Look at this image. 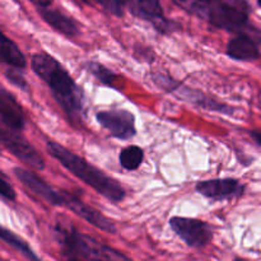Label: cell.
Wrapping results in <instances>:
<instances>
[{
  "label": "cell",
  "instance_id": "obj_3",
  "mask_svg": "<svg viewBox=\"0 0 261 261\" xmlns=\"http://www.w3.org/2000/svg\"><path fill=\"white\" fill-rule=\"evenodd\" d=\"M190 14L228 32H239L250 23L251 8L247 0H173Z\"/></svg>",
  "mask_w": 261,
  "mask_h": 261
},
{
  "label": "cell",
  "instance_id": "obj_20",
  "mask_svg": "<svg viewBox=\"0 0 261 261\" xmlns=\"http://www.w3.org/2000/svg\"><path fill=\"white\" fill-rule=\"evenodd\" d=\"M94 2L98 3L106 12L115 15V17H122L124 15L125 7H126L125 0H94Z\"/></svg>",
  "mask_w": 261,
  "mask_h": 261
},
{
  "label": "cell",
  "instance_id": "obj_18",
  "mask_svg": "<svg viewBox=\"0 0 261 261\" xmlns=\"http://www.w3.org/2000/svg\"><path fill=\"white\" fill-rule=\"evenodd\" d=\"M144 160V150L138 145H129L120 152L119 161L124 170L135 171L140 167Z\"/></svg>",
  "mask_w": 261,
  "mask_h": 261
},
{
  "label": "cell",
  "instance_id": "obj_15",
  "mask_svg": "<svg viewBox=\"0 0 261 261\" xmlns=\"http://www.w3.org/2000/svg\"><path fill=\"white\" fill-rule=\"evenodd\" d=\"M0 63L17 69H24L27 60L17 43L0 31Z\"/></svg>",
  "mask_w": 261,
  "mask_h": 261
},
{
  "label": "cell",
  "instance_id": "obj_14",
  "mask_svg": "<svg viewBox=\"0 0 261 261\" xmlns=\"http://www.w3.org/2000/svg\"><path fill=\"white\" fill-rule=\"evenodd\" d=\"M175 93H177L178 96H180L182 99H185V101L193 103L194 106L200 107V109L203 110L219 112V114H224V115H233L234 112L233 107L228 106V105L221 103V102L216 101V99L213 98H209V97H206L203 92L196 91V89H193V88H189V87L182 86V84L178 86V88L176 89Z\"/></svg>",
  "mask_w": 261,
  "mask_h": 261
},
{
  "label": "cell",
  "instance_id": "obj_17",
  "mask_svg": "<svg viewBox=\"0 0 261 261\" xmlns=\"http://www.w3.org/2000/svg\"><path fill=\"white\" fill-rule=\"evenodd\" d=\"M0 240L4 241L5 244L9 245L10 247H13L14 250H17L19 254H22L25 259L28 260H40V256L36 254L32 250V247L27 244L23 239H20L18 234H15L14 232H12L10 229L5 228L0 224Z\"/></svg>",
  "mask_w": 261,
  "mask_h": 261
},
{
  "label": "cell",
  "instance_id": "obj_24",
  "mask_svg": "<svg viewBox=\"0 0 261 261\" xmlns=\"http://www.w3.org/2000/svg\"><path fill=\"white\" fill-rule=\"evenodd\" d=\"M250 134H251L252 139H254L255 142H256L257 144H259L261 147V133L260 132H251Z\"/></svg>",
  "mask_w": 261,
  "mask_h": 261
},
{
  "label": "cell",
  "instance_id": "obj_7",
  "mask_svg": "<svg viewBox=\"0 0 261 261\" xmlns=\"http://www.w3.org/2000/svg\"><path fill=\"white\" fill-rule=\"evenodd\" d=\"M260 43L261 30L249 23L228 41L226 53L233 60L254 61L261 56Z\"/></svg>",
  "mask_w": 261,
  "mask_h": 261
},
{
  "label": "cell",
  "instance_id": "obj_2",
  "mask_svg": "<svg viewBox=\"0 0 261 261\" xmlns=\"http://www.w3.org/2000/svg\"><path fill=\"white\" fill-rule=\"evenodd\" d=\"M46 148L51 157L55 158L69 172L91 186L96 193L106 198L107 200L112 203H120L125 199L126 193L124 188L111 176L106 175L96 166L87 162L83 157L75 154L70 149L56 142H47Z\"/></svg>",
  "mask_w": 261,
  "mask_h": 261
},
{
  "label": "cell",
  "instance_id": "obj_10",
  "mask_svg": "<svg viewBox=\"0 0 261 261\" xmlns=\"http://www.w3.org/2000/svg\"><path fill=\"white\" fill-rule=\"evenodd\" d=\"M13 172H14L15 177L20 181V184H22L23 186H25L28 190L32 191L35 195H37L38 198L42 199L43 201L48 203L50 205L63 206V191H58L56 189H54L53 186L48 185L45 180H42L40 176H37L35 172H32V171L30 170L15 167L14 170H13Z\"/></svg>",
  "mask_w": 261,
  "mask_h": 261
},
{
  "label": "cell",
  "instance_id": "obj_5",
  "mask_svg": "<svg viewBox=\"0 0 261 261\" xmlns=\"http://www.w3.org/2000/svg\"><path fill=\"white\" fill-rule=\"evenodd\" d=\"M125 3L135 18L150 23L162 35H171L180 30V24L165 15L161 0H125Z\"/></svg>",
  "mask_w": 261,
  "mask_h": 261
},
{
  "label": "cell",
  "instance_id": "obj_19",
  "mask_svg": "<svg viewBox=\"0 0 261 261\" xmlns=\"http://www.w3.org/2000/svg\"><path fill=\"white\" fill-rule=\"evenodd\" d=\"M152 81L154 82V84L157 87H160L161 89L166 92H175L176 89L180 86V82H177L176 79H173L172 76L166 75L163 73H154L152 74Z\"/></svg>",
  "mask_w": 261,
  "mask_h": 261
},
{
  "label": "cell",
  "instance_id": "obj_6",
  "mask_svg": "<svg viewBox=\"0 0 261 261\" xmlns=\"http://www.w3.org/2000/svg\"><path fill=\"white\" fill-rule=\"evenodd\" d=\"M172 231L191 249H203L213 240L214 232L211 224L201 219L188 217H172L170 219Z\"/></svg>",
  "mask_w": 261,
  "mask_h": 261
},
{
  "label": "cell",
  "instance_id": "obj_8",
  "mask_svg": "<svg viewBox=\"0 0 261 261\" xmlns=\"http://www.w3.org/2000/svg\"><path fill=\"white\" fill-rule=\"evenodd\" d=\"M97 122L120 140H129L137 135L135 116L125 109H114L99 111L96 115Z\"/></svg>",
  "mask_w": 261,
  "mask_h": 261
},
{
  "label": "cell",
  "instance_id": "obj_12",
  "mask_svg": "<svg viewBox=\"0 0 261 261\" xmlns=\"http://www.w3.org/2000/svg\"><path fill=\"white\" fill-rule=\"evenodd\" d=\"M0 122L13 132L20 133L25 127V115L15 97L0 87Z\"/></svg>",
  "mask_w": 261,
  "mask_h": 261
},
{
  "label": "cell",
  "instance_id": "obj_26",
  "mask_svg": "<svg viewBox=\"0 0 261 261\" xmlns=\"http://www.w3.org/2000/svg\"><path fill=\"white\" fill-rule=\"evenodd\" d=\"M256 2H257V4H259V7L261 8V0H256Z\"/></svg>",
  "mask_w": 261,
  "mask_h": 261
},
{
  "label": "cell",
  "instance_id": "obj_25",
  "mask_svg": "<svg viewBox=\"0 0 261 261\" xmlns=\"http://www.w3.org/2000/svg\"><path fill=\"white\" fill-rule=\"evenodd\" d=\"M78 4H89V0H74Z\"/></svg>",
  "mask_w": 261,
  "mask_h": 261
},
{
  "label": "cell",
  "instance_id": "obj_13",
  "mask_svg": "<svg viewBox=\"0 0 261 261\" xmlns=\"http://www.w3.org/2000/svg\"><path fill=\"white\" fill-rule=\"evenodd\" d=\"M41 18L50 25L53 30L58 31L59 33L64 35L65 37H76L81 33L78 23L70 17L63 13L61 10L53 9L50 7L37 8Z\"/></svg>",
  "mask_w": 261,
  "mask_h": 261
},
{
  "label": "cell",
  "instance_id": "obj_11",
  "mask_svg": "<svg viewBox=\"0 0 261 261\" xmlns=\"http://www.w3.org/2000/svg\"><path fill=\"white\" fill-rule=\"evenodd\" d=\"M195 190L205 198L219 201L239 198L244 194L245 186L237 178H214L198 182Z\"/></svg>",
  "mask_w": 261,
  "mask_h": 261
},
{
  "label": "cell",
  "instance_id": "obj_4",
  "mask_svg": "<svg viewBox=\"0 0 261 261\" xmlns=\"http://www.w3.org/2000/svg\"><path fill=\"white\" fill-rule=\"evenodd\" d=\"M60 252L68 260H129L126 255L81 233L70 224H56L54 229Z\"/></svg>",
  "mask_w": 261,
  "mask_h": 261
},
{
  "label": "cell",
  "instance_id": "obj_23",
  "mask_svg": "<svg viewBox=\"0 0 261 261\" xmlns=\"http://www.w3.org/2000/svg\"><path fill=\"white\" fill-rule=\"evenodd\" d=\"M31 3L36 5L37 8H43V7H50L53 4V0H30Z\"/></svg>",
  "mask_w": 261,
  "mask_h": 261
},
{
  "label": "cell",
  "instance_id": "obj_22",
  "mask_svg": "<svg viewBox=\"0 0 261 261\" xmlns=\"http://www.w3.org/2000/svg\"><path fill=\"white\" fill-rule=\"evenodd\" d=\"M0 196L10 201L15 200V198H17V194H15L13 186L5 178H3L2 176H0Z\"/></svg>",
  "mask_w": 261,
  "mask_h": 261
},
{
  "label": "cell",
  "instance_id": "obj_1",
  "mask_svg": "<svg viewBox=\"0 0 261 261\" xmlns=\"http://www.w3.org/2000/svg\"><path fill=\"white\" fill-rule=\"evenodd\" d=\"M31 68L50 88L73 126L83 122L84 93L65 68L54 56L46 53H36L31 58Z\"/></svg>",
  "mask_w": 261,
  "mask_h": 261
},
{
  "label": "cell",
  "instance_id": "obj_9",
  "mask_svg": "<svg viewBox=\"0 0 261 261\" xmlns=\"http://www.w3.org/2000/svg\"><path fill=\"white\" fill-rule=\"evenodd\" d=\"M63 206H66V208L70 209L73 213H75L76 216L81 217L82 219L88 222L89 224H92V226L96 227V228L106 232V233H116L117 228L114 224V222L110 218H107V217L105 216V214H102L101 212L97 211L96 208H93V206L89 205V204L84 203L82 199H79L78 196L74 195V194L68 193V191H63Z\"/></svg>",
  "mask_w": 261,
  "mask_h": 261
},
{
  "label": "cell",
  "instance_id": "obj_21",
  "mask_svg": "<svg viewBox=\"0 0 261 261\" xmlns=\"http://www.w3.org/2000/svg\"><path fill=\"white\" fill-rule=\"evenodd\" d=\"M5 75H7V79L13 84V86L18 87L22 91H27L28 83L24 79V76L18 71L17 68H9L7 71H5Z\"/></svg>",
  "mask_w": 261,
  "mask_h": 261
},
{
  "label": "cell",
  "instance_id": "obj_16",
  "mask_svg": "<svg viewBox=\"0 0 261 261\" xmlns=\"http://www.w3.org/2000/svg\"><path fill=\"white\" fill-rule=\"evenodd\" d=\"M86 69L102 84L107 87H112L115 89H122V76L112 71L103 64L97 61H88L86 64Z\"/></svg>",
  "mask_w": 261,
  "mask_h": 261
}]
</instances>
